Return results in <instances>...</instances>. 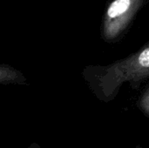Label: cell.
Returning a JSON list of instances; mask_svg holds the SVG:
<instances>
[{"label": "cell", "instance_id": "cell-1", "mask_svg": "<svg viewBox=\"0 0 149 148\" xmlns=\"http://www.w3.org/2000/svg\"><path fill=\"white\" fill-rule=\"evenodd\" d=\"M131 0H115L107 10V17L113 19L124 15L131 7Z\"/></svg>", "mask_w": 149, "mask_h": 148}, {"label": "cell", "instance_id": "cell-2", "mask_svg": "<svg viewBox=\"0 0 149 148\" xmlns=\"http://www.w3.org/2000/svg\"><path fill=\"white\" fill-rule=\"evenodd\" d=\"M140 64L145 68H148L149 66V49L146 48L139 57Z\"/></svg>", "mask_w": 149, "mask_h": 148}]
</instances>
